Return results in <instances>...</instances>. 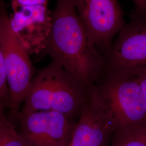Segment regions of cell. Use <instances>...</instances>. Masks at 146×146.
<instances>
[{"label": "cell", "instance_id": "obj_1", "mask_svg": "<svg viewBox=\"0 0 146 146\" xmlns=\"http://www.w3.org/2000/svg\"><path fill=\"white\" fill-rule=\"evenodd\" d=\"M44 52L88 92L104 73L106 58L91 41L73 0H57Z\"/></svg>", "mask_w": 146, "mask_h": 146}, {"label": "cell", "instance_id": "obj_2", "mask_svg": "<svg viewBox=\"0 0 146 146\" xmlns=\"http://www.w3.org/2000/svg\"><path fill=\"white\" fill-rule=\"evenodd\" d=\"M88 92L68 72L52 61L35 74L23 102L21 113L52 111L79 116Z\"/></svg>", "mask_w": 146, "mask_h": 146}, {"label": "cell", "instance_id": "obj_3", "mask_svg": "<svg viewBox=\"0 0 146 146\" xmlns=\"http://www.w3.org/2000/svg\"><path fill=\"white\" fill-rule=\"evenodd\" d=\"M94 88L115 121L117 129L146 123V99L134 75L104 72Z\"/></svg>", "mask_w": 146, "mask_h": 146}, {"label": "cell", "instance_id": "obj_4", "mask_svg": "<svg viewBox=\"0 0 146 146\" xmlns=\"http://www.w3.org/2000/svg\"><path fill=\"white\" fill-rule=\"evenodd\" d=\"M0 47L10 94L9 108L17 111L35 75L31 53L11 26L3 0H0Z\"/></svg>", "mask_w": 146, "mask_h": 146}, {"label": "cell", "instance_id": "obj_5", "mask_svg": "<svg viewBox=\"0 0 146 146\" xmlns=\"http://www.w3.org/2000/svg\"><path fill=\"white\" fill-rule=\"evenodd\" d=\"M91 41L106 58L113 39L125 25L118 0H73Z\"/></svg>", "mask_w": 146, "mask_h": 146}, {"label": "cell", "instance_id": "obj_6", "mask_svg": "<svg viewBox=\"0 0 146 146\" xmlns=\"http://www.w3.org/2000/svg\"><path fill=\"white\" fill-rule=\"evenodd\" d=\"M104 72L134 75L146 66V18L134 16L117 34L106 56Z\"/></svg>", "mask_w": 146, "mask_h": 146}, {"label": "cell", "instance_id": "obj_7", "mask_svg": "<svg viewBox=\"0 0 146 146\" xmlns=\"http://www.w3.org/2000/svg\"><path fill=\"white\" fill-rule=\"evenodd\" d=\"M17 130L25 146H68L76 122L74 118L52 111L20 113Z\"/></svg>", "mask_w": 146, "mask_h": 146}, {"label": "cell", "instance_id": "obj_8", "mask_svg": "<svg viewBox=\"0 0 146 146\" xmlns=\"http://www.w3.org/2000/svg\"><path fill=\"white\" fill-rule=\"evenodd\" d=\"M49 0H12L11 26L31 54L44 52L51 27Z\"/></svg>", "mask_w": 146, "mask_h": 146}, {"label": "cell", "instance_id": "obj_9", "mask_svg": "<svg viewBox=\"0 0 146 146\" xmlns=\"http://www.w3.org/2000/svg\"><path fill=\"white\" fill-rule=\"evenodd\" d=\"M78 117L69 146H110L117 127L94 86L88 91Z\"/></svg>", "mask_w": 146, "mask_h": 146}, {"label": "cell", "instance_id": "obj_10", "mask_svg": "<svg viewBox=\"0 0 146 146\" xmlns=\"http://www.w3.org/2000/svg\"><path fill=\"white\" fill-rule=\"evenodd\" d=\"M110 146H146V123L117 129L112 135Z\"/></svg>", "mask_w": 146, "mask_h": 146}, {"label": "cell", "instance_id": "obj_11", "mask_svg": "<svg viewBox=\"0 0 146 146\" xmlns=\"http://www.w3.org/2000/svg\"><path fill=\"white\" fill-rule=\"evenodd\" d=\"M0 146H25L15 127L5 114L0 120Z\"/></svg>", "mask_w": 146, "mask_h": 146}, {"label": "cell", "instance_id": "obj_12", "mask_svg": "<svg viewBox=\"0 0 146 146\" xmlns=\"http://www.w3.org/2000/svg\"><path fill=\"white\" fill-rule=\"evenodd\" d=\"M10 94L3 54L0 47V107L9 108Z\"/></svg>", "mask_w": 146, "mask_h": 146}, {"label": "cell", "instance_id": "obj_13", "mask_svg": "<svg viewBox=\"0 0 146 146\" xmlns=\"http://www.w3.org/2000/svg\"><path fill=\"white\" fill-rule=\"evenodd\" d=\"M134 75L141 87L146 100V66L139 69Z\"/></svg>", "mask_w": 146, "mask_h": 146}, {"label": "cell", "instance_id": "obj_14", "mask_svg": "<svg viewBox=\"0 0 146 146\" xmlns=\"http://www.w3.org/2000/svg\"><path fill=\"white\" fill-rule=\"evenodd\" d=\"M135 5L134 16L146 18V0H133Z\"/></svg>", "mask_w": 146, "mask_h": 146}, {"label": "cell", "instance_id": "obj_15", "mask_svg": "<svg viewBox=\"0 0 146 146\" xmlns=\"http://www.w3.org/2000/svg\"><path fill=\"white\" fill-rule=\"evenodd\" d=\"M5 114V109L0 107V120L2 116Z\"/></svg>", "mask_w": 146, "mask_h": 146}, {"label": "cell", "instance_id": "obj_16", "mask_svg": "<svg viewBox=\"0 0 146 146\" xmlns=\"http://www.w3.org/2000/svg\"></svg>", "mask_w": 146, "mask_h": 146}]
</instances>
